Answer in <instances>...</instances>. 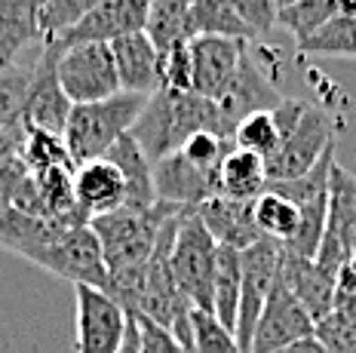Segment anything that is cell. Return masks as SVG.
Here are the masks:
<instances>
[{
    "label": "cell",
    "mask_w": 356,
    "mask_h": 353,
    "mask_svg": "<svg viewBox=\"0 0 356 353\" xmlns=\"http://www.w3.org/2000/svg\"><path fill=\"white\" fill-rule=\"evenodd\" d=\"M178 212V206L157 203L151 209H117L89 222L102 243L108 268V295L126 313L136 311L138 295L145 286V270L151 261L163 224Z\"/></svg>",
    "instance_id": "cell-1"
},
{
    "label": "cell",
    "mask_w": 356,
    "mask_h": 353,
    "mask_svg": "<svg viewBox=\"0 0 356 353\" xmlns=\"http://www.w3.org/2000/svg\"><path fill=\"white\" fill-rule=\"evenodd\" d=\"M197 132H215V136L234 138V126L215 101L197 92L160 90L147 99L145 111L129 136L136 138V145L151 163H160L163 157L181 151L184 142Z\"/></svg>",
    "instance_id": "cell-2"
},
{
    "label": "cell",
    "mask_w": 356,
    "mask_h": 353,
    "mask_svg": "<svg viewBox=\"0 0 356 353\" xmlns=\"http://www.w3.org/2000/svg\"><path fill=\"white\" fill-rule=\"evenodd\" d=\"M145 105V95L132 92H117L105 101H92V105H74L68 126H65V145H68L74 166L105 157L123 136L132 132Z\"/></svg>",
    "instance_id": "cell-3"
},
{
    "label": "cell",
    "mask_w": 356,
    "mask_h": 353,
    "mask_svg": "<svg viewBox=\"0 0 356 353\" xmlns=\"http://www.w3.org/2000/svg\"><path fill=\"white\" fill-rule=\"evenodd\" d=\"M172 274L178 289L191 301L194 311L212 313L215 298V274H218V243L200 222L197 209L184 212L172 246Z\"/></svg>",
    "instance_id": "cell-4"
},
{
    "label": "cell",
    "mask_w": 356,
    "mask_h": 353,
    "mask_svg": "<svg viewBox=\"0 0 356 353\" xmlns=\"http://www.w3.org/2000/svg\"><path fill=\"white\" fill-rule=\"evenodd\" d=\"M56 74H58V86L71 99V105H92V101H105L111 95L123 92L114 53H111L108 43L58 47Z\"/></svg>",
    "instance_id": "cell-5"
},
{
    "label": "cell",
    "mask_w": 356,
    "mask_h": 353,
    "mask_svg": "<svg viewBox=\"0 0 356 353\" xmlns=\"http://www.w3.org/2000/svg\"><path fill=\"white\" fill-rule=\"evenodd\" d=\"M34 264L74 286L108 292V268L105 255H102V243L89 224L62 227Z\"/></svg>",
    "instance_id": "cell-6"
},
{
    "label": "cell",
    "mask_w": 356,
    "mask_h": 353,
    "mask_svg": "<svg viewBox=\"0 0 356 353\" xmlns=\"http://www.w3.org/2000/svg\"><path fill=\"white\" fill-rule=\"evenodd\" d=\"M280 264H283V246L277 240H261L243 252V295H240V316H236V332H234L243 353H252L255 326L280 279Z\"/></svg>",
    "instance_id": "cell-7"
},
{
    "label": "cell",
    "mask_w": 356,
    "mask_h": 353,
    "mask_svg": "<svg viewBox=\"0 0 356 353\" xmlns=\"http://www.w3.org/2000/svg\"><path fill=\"white\" fill-rule=\"evenodd\" d=\"M335 145V123L325 114V108L310 105L301 114L298 126L283 138L270 160H267V179L270 181H292L298 175L310 172L325 151Z\"/></svg>",
    "instance_id": "cell-8"
},
{
    "label": "cell",
    "mask_w": 356,
    "mask_h": 353,
    "mask_svg": "<svg viewBox=\"0 0 356 353\" xmlns=\"http://www.w3.org/2000/svg\"><path fill=\"white\" fill-rule=\"evenodd\" d=\"M347 255H356V175L335 160L329 181V222L314 261L338 277Z\"/></svg>",
    "instance_id": "cell-9"
},
{
    "label": "cell",
    "mask_w": 356,
    "mask_h": 353,
    "mask_svg": "<svg viewBox=\"0 0 356 353\" xmlns=\"http://www.w3.org/2000/svg\"><path fill=\"white\" fill-rule=\"evenodd\" d=\"M56 62H58V47L56 43H43V53L34 62V77H31V86H28L25 108H22V129L65 136L74 105L62 86H58Z\"/></svg>",
    "instance_id": "cell-10"
},
{
    "label": "cell",
    "mask_w": 356,
    "mask_h": 353,
    "mask_svg": "<svg viewBox=\"0 0 356 353\" xmlns=\"http://www.w3.org/2000/svg\"><path fill=\"white\" fill-rule=\"evenodd\" d=\"M77 301V353H120L129 313L108 292L74 286Z\"/></svg>",
    "instance_id": "cell-11"
},
{
    "label": "cell",
    "mask_w": 356,
    "mask_h": 353,
    "mask_svg": "<svg viewBox=\"0 0 356 353\" xmlns=\"http://www.w3.org/2000/svg\"><path fill=\"white\" fill-rule=\"evenodd\" d=\"M316 322L314 316L304 311V304L292 292L283 286V279H277L267 307L255 326V338H252V353H277L289 347L295 341L314 338Z\"/></svg>",
    "instance_id": "cell-12"
},
{
    "label": "cell",
    "mask_w": 356,
    "mask_h": 353,
    "mask_svg": "<svg viewBox=\"0 0 356 353\" xmlns=\"http://www.w3.org/2000/svg\"><path fill=\"white\" fill-rule=\"evenodd\" d=\"M147 3L151 0H105L102 6H95L92 13H86L77 25H71L68 31H62L56 40L58 47H74V43H114L120 38L145 31L147 22Z\"/></svg>",
    "instance_id": "cell-13"
},
{
    "label": "cell",
    "mask_w": 356,
    "mask_h": 353,
    "mask_svg": "<svg viewBox=\"0 0 356 353\" xmlns=\"http://www.w3.org/2000/svg\"><path fill=\"white\" fill-rule=\"evenodd\" d=\"M154 190L157 200L178 209H200L206 200L218 197V169L191 163L181 151L154 163Z\"/></svg>",
    "instance_id": "cell-14"
},
{
    "label": "cell",
    "mask_w": 356,
    "mask_h": 353,
    "mask_svg": "<svg viewBox=\"0 0 356 353\" xmlns=\"http://www.w3.org/2000/svg\"><path fill=\"white\" fill-rule=\"evenodd\" d=\"M246 40L227 38H197L191 43L194 58V92L209 101H218L246 58Z\"/></svg>",
    "instance_id": "cell-15"
},
{
    "label": "cell",
    "mask_w": 356,
    "mask_h": 353,
    "mask_svg": "<svg viewBox=\"0 0 356 353\" xmlns=\"http://www.w3.org/2000/svg\"><path fill=\"white\" fill-rule=\"evenodd\" d=\"M74 197L80 212L92 222L99 215L117 212L126 206V175L114 160H89L74 169Z\"/></svg>",
    "instance_id": "cell-16"
},
{
    "label": "cell",
    "mask_w": 356,
    "mask_h": 353,
    "mask_svg": "<svg viewBox=\"0 0 356 353\" xmlns=\"http://www.w3.org/2000/svg\"><path fill=\"white\" fill-rule=\"evenodd\" d=\"M280 101H283V95L277 92L273 80L267 77L261 65L246 53L240 71H236V77L231 80V86H227L225 95H221L215 105L221 108V114L227 117V123L236 129L246 117L258 114V111H273Z\"/></svg>",
    "instance_id": "cell-17"
},
{
    "label": "cell",
    "mask_w": 356,
    "mask_h": 353,
    "mask_svg": "<svg viewBox=\"0 0 356 353\" xmlns=\"http://www.w3.org/2000/svg\"><path fill=\"white\" fill-rule=\"evenodd\" d=\"M111 53H114L123 92L151 99L154 92L163 90V56L157 53V47L147 40L145 31L114 40L111 43Z\"/></svg>",
    "instance_id": "cell-18"
},
{
    "label": "cell",
    "mask_w": 356,
    "mask_h": 353,
    "mask_svg": "<svg viewBox=\"0 0 356 353\" xmlns=\"http://www.w3.org/2000/svg\"><path fill=\"white\" fill-rule=\"evenodd\" d=\"M283 246V243H280ZM280 279L289 292L304 304V311L314 316V322L325 320L335 311V286L338 277L323 270L314 258H301L283 249V264H280Z\"/></svg>",
    "instance_id": "cell-19"
},
{
    "label": "cell",
    "mask_w": 356,
    "mask_h": 353,
    "mask_svg": "<svg viewBox=\"0 0 356 353\" xmlns=\"http://www.w3.org/2000/svg\"><path fill=\"white\" fill-rule=\"evenodd\" d=\"M197 215L218 246H231L236 252H246V249L264 240L255 222V203L231 200V197H212V200L200 206Z\"/></svg>",
    "instance_id": "cell-20"
},
{
    "label": "cell",
    "mask_w": 356,
    "mask_h": 353,
    "mask_svg": "<svg viewBox=\"0 0 356 353\" xmlns=\"http://www.w3.org/2000/svg\"><path fill=\"white\" fill-rule=\"evenodd\" d=\"M47 0H0V71L16 68V58L34 40L47 43L43 34Z\"/></svg>",
    "instance_id": "cell-21"
},
{
    "label": "cell",
    "mask_w": 356,
    "mask_h": 353,
    "mask_svg": "<svg viewBox=\"0 0 356 353\" xmlns=\"http://www.w3.org/2000/svg\"><path fill=\"white\" fill-rule=\"evenodd\" d=\"M145 34L157 47L160 56L172 53L178 47H191L200 38L191 0H151L147 3Z\"/></svg>",
    "instance_id": "cell-22"
},
{
    "label": "cell",
    "mask_w": 356,
    "mask_h": 353,
    "mask_svg": "<svg viewBox=\"0 0 356 353\" xmlns=\"http://www.w3.org/2000/svg\"><path fill=\"white\" fill-rule=\"evenodd\" d=\"M267 181H270L267 179V160L234 148L218 169V197L255 203L267 190Z\"/></svg>",
    "instance_id": "cell-23"
},
{
    "label": "cell",
    "mask_w": 356,
    "mask_h": 353,
    "mask_svg": "<svg viewBox=\"0 0 356 353\" xmlns=\"http://www.w3.org/2000/svg\"><path fill=\"white\" fill-rule=\"evenodd\" d=\"M240 295H243V252H236L231 246H218V274H215L212 316L227 332H236Z\"/></svg>",
    "instance_id": "cell-24"
},
{
    "label": "cell",
    "mask_w": 356,
    "mask_h": 353,
    "mask_svg": "<svg viewBox=\"0 0 356 353\" xmlns=\"http://www.w3.org/2000/svg\"><path fill=\"white\" fill-rule=\"evenodd\" d=\"M255 222L264 240H277V243H289L298 231L301 222V209L286 197L264 190L255 200Z\"/></svg>",
    "instance_id": "cell-25"
},
{
    "label": "cell",
    "mask_w": 356,
    "mask_h": 353,
    "mask_svg": "<svg viewBox=\"0 0 356 353\" xmlns=\"http://www.w3.org/2000/svg\"><path fill=\"white\" fill-rule=\"evenodd\" d=\"M194 25L200 38H227V40H255L252 31L243 25V19L234 13L231 0H197Z\"/></svg>",
    "instance_id": "cell-26"
},
{
    "label": "cell",
    "mask_w": 356,
    "mask_h": 353,
    "mask_svg": "<svg viewBox=\"0 0 356 353\" xmlns=\"http://www.w3.org/2000/svg\"><path fill=\"white\" fill-rule=\"evenodd\" d=\"M22 163L28 166V172H43V169H77L65 145V136L56 132H37L25 129V142L19 148Z\"/></svg>",
    "instance_id": "cell-27"
},
{
    "label": "cell",
    "mask_w": 356,
    "mask_h": 353,
    "mask_svg": "<svg viewBox=\"0 0 356 353\" xmlns=\"http://www.w3.org/2000/svg\"><path fill=\"white\" fill-rule=\"evenodd\" d=\"M283 145V129H280L273 111H258L246 117L240 126L234 129V148L249 151L261 160H270L277 148Z\"/></svg>",
    "instance_id": "cell-28"
},
{
    "label": "cell",
    "mask_w": 356,
    "mask_h": 353,
    "mask_svg": "<svg viewBox=\"0 0 356 353\" xmlns=\"http://www.w3.org/2000/svg\"><path fill=\"white\" fill-rule=\"evenodd\" d=\"M335 16H338L335 0H298V3L283 6V10H280L277 25L286 28V31L292 34L298 43H304Z\"/></svg>",
    "instance_id": "cell-29"
},
{
    "label": "cell",
    "mask_w": 356,
    "mask_h": 353,
    "mask_svg": "<svg viewBox=\"0 0 356 353\" xmlns=\"http://www.w3.org/2000/svg\"><path fill=\"white\" fill-rule=\"evenodd\" d=\"M301 56H347L356 58V16H335L310 40L298 43Z\"/></svg>",
    "instance_id": "cell-30"
},
{
    "label": "cell",
    "mask_w": 356,
    "mask_h": 353,
    "mask_svg": "<svg viewBox=\"0 0 356 353\" xmlns=\"http://www.w3.org/2000/svg\"><path fill=\"white\" fill-rule=\"evenodd\" d=\"M31 77H34V62L0 71V129L22 126V108H25Z\"/></svg>",
    "instance_id": "cell-31"
},
{
    "label": "cell",
    "mask_w": 356,
    "mask_h": 353,
    "mask_svg": "<svg viewBox=\"0 0 356 353\" xmlns=\"http://www.w3.org/2000/svg\"><path fill=\"white\" fill-rule=\"evenodd\" d=\"M191 332H194L197 353H243L234 332H227L212 313L191 311Z\"/></svg>",
    "instance_id": "cell-32"
},
{
    "label": "cell",
    "mask_w": 356,
    "mask_h": 353,
    "mask_svg": "<svg viewBox=\"0 0 356 353\" xmlns=\"http://www.w3.org/2000/svg\"><path fill=\"white\" fill-rule=\"evenodd\" d=\"M105 0H47V6H43V34H47V40H56L58 34L77 25L86 13H92Z\"/></svg>",
    "instance_id": "cell-33"
},
{
    "label": "cell",
    "mask_w": 356,
    "mask_h": 353,
    "mask_svg": "<svg viewBox=\"0 0 356 353\" xmlns=\"http://www.w3.org/2000/svg\"><path fill=\"white\" fill-rule=\"evenodd\" d=\"M314 338L325 347V353H356V322L341 311H332L316 322Z\"/></svg>",
    "instance_id": "cell-34"
},
{
    "label": "cell",
    "mask_w": 356,
    "mask_h": 353,
    "mask_svg": "<svg viewBox=\"0 0 356 353\" xmlns=\"http://www.w3.org/2000/svg\"><path fill=\"white\" fill-rule=\"evenodd\" d=\"M234 13L243 19V25L252 31L255 40L270 38V31L277 28L280 19V3L277 0H231Z\"/></svg>",
    "instance_id": "cell-35"
},
{
    "label": "cell",
    "mask_w": 356,
    "mask_h": 353,
    "mask_svg": "<svg viewBox=\"0 0 356 353\" xmlns=\"http://www.w3.org/2000/svg\"><path fill=\"white\" fill-rule=\"evenodd\" d=\"M163 90L194 92V58L191 47H178L163 56Z\"/></svg>",
    "instance_id": "cell-36"
},
{
    "label": "cell",
    "mask_w": 356,
    "mask_h": 353,
    "mask_svg": "<svg viewBox=\"0 0 356 353\" xmlns=\"http://www.w3.org/2000/svg\"><path fill=\"white\" fill-rule=\"evenodd\" d=\"M28 175L31 172H28V166L22 163V157H13L0 166V218H3L10 209H16L19 194H22V188H25Z\"/></svg>",
    "instance_id": "cell-37"
},
{
    "label": "cell",
    "mask_w": 356,
    "mask_h": 353,
    "mask_svg": "<svg viewBox=\"0 0 356 353\" xmlns=\"http://www.w3.org/2000/svg\"><path fill=\"white\" fill-rule=\"evenodd\" d=\"M136 322H138V344H142V353H184L181 341H178L169 329L145 320V316H136Z\"/></svg>",
    "instance_id": "cell-38"
},
{
    "label": "cell",
    "mask_w": 356,
    "mask_h": 353,
    "mask_svg": "<svg viewBox=\"0 0 356 353\" xmlns=\"http://www.w3.org/2000/svg\"><path fill=\"white\" fill-rule=\"evenodd\" d=\"M356 298V255H347L338 270V286H335V304L338 301H353Z\"/></svg>",
    "instance_id": "cell-39"
},
{
    "label": "cell",
    "mask_w": 356,
    "mask_h": 353,
    "mask_svg": "<svg viewBox=\"0 0 356 353\" xmlns=\"http://www.w3.org/2000/svg\"><path fill=\"white\" fill-rule=\"evenodd\" d=\"M22 142H25V129H22V126H6V129H0V166H3L6 160L19 157Z\"/></svg>",
    "instance_id": "cell-40"
},
{
    "label": "cell",
    "mask_w": 356,
    "mask_h": 353,
    "mask_svg": "<svg viewBox=\"0 0 356 353\" xmlns=\"http://www.w3.org/2000/svg\"><path fill=\"white\" fill-rule=\"evenodd\" d=\"M120 353H142V344H138V322L132 313H129V322H126V338H123Z\"/></svg>",
    "instance_id": "cell-41"
},
{
    "label": "cell",
    "mask_w": 356,
    "mask_h": 353,
    "mask_svg": "<svg viewBox=\"0 0 356 353\" xmlns=\"http://www.w3.org/2000/svg\"><path fill=\"white\" fill-rule=\"evenodd\" d=\"M277 353H325V347L316 341V338H304V341H295V344H289V347L277 350Z\"/></svg>",
    "instance_id": "cell-42"
},
{
    "label": "cell",
    "mask_w": 356,
    "mask_h": 353,
    "mask_svg": "<svg viewBox=\"0 0 356 353\" xmlns=\"http://www.w3.org/2000/svg\"><path fill=\"white\" fill-rule=\"evenodd\" d=\"M172 335L178 338V341H181L184 353H197V350H194V332H191V322H188V326H181V329H175Z\"/></svg>",
    "instance_id": "cell-43"
},
{
    "label": "cell",
    "mask_w": 356,
    "mask_h": 353,
    "mask_svg": "<svg viewBox=\"0 0 356 353\" xmlns=\"http://www.w3.org/2000/svg\"><path fill=\"white\" fill-rule=\"evenodd\" d=\"M338 16H356V0H335Z\"/></svg>",
    "instance_id": "cell-44"
},
{
    "label": "cell",
    "mask_w": 356,
    "mask_h": 353,
    "mask_svg": "<svg viewBox=\"0 0 356 353\" xmlns=\"http://www.w3.org/2000/svg\"><path fill=\"white\" fill-rule=\"evenodd\" d=\"M280 3V10H283V6H292V3H298V0H277Z\"/></svg>",
    "instance_id": "cell-45"
},
{
    "label": "cell",
    "mask_w": 356,
    "mask_h": 353,
    "mask_svg": "<svg viewBox=\"0 0 356 353\" xmlns=\"http://www.w3.org/2000/svg\"><path fill=\"white\" fill-rule=\"evenodd\" d=\"M191 3H197V0H191Z\"/></svg>",
    "instance_id": "cell-46"
}]
</instances>
